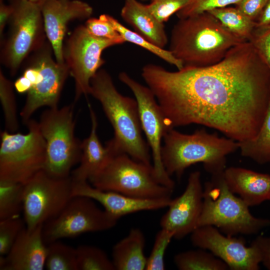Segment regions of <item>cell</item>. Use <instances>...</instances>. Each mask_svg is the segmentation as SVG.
Segmentation results:
<instances>
[{
	"instance_id": "f35d334b",
	"label": "cell",
	"mask_w": 270,
	"mask_h": 270,
	"mask_svg": "<svg viewBox=\"0 0 270 270\" xmlns=\"http://www.w3.org/2000/svg\"><path fill=\"white\" fill-rule=\"evenodd\" d=\"M260 252L261 263L270 270V236H259L252 242Z\"/></svg>"
},
{
	"instance_id": "7bdbcfd3",
	"label": "cell",
	"mask_w": 270,
	"mask_h": 270,
	"mask_svg": "<svg viewBox=\"0 0 270 270\" xmlns=\"http://www.w3.org/2000/svg\"><path fill=\"white\" fill-rule=\"evenodd\" d=\"M31 2L40 5V6L46 0H26Z\"/></svg>"
},
{
	"instance_id": "5bb4252c",
	"label": "cell",
	"mask_w": 270,
	"mask_h": 270,
	"mask_svg": "<svg viewBox=\"0 0 270 270\" xmlns=\"http://www.w3.org/2000/svg\"><path fill=\"white\" fill-rule=\"evenodd\" d=\"M119 80L133 92L136 100L142 130L150 148L152 166L158 180L162 185L174 190L175 184L166 172L162 160V140L170 130L164 115L154 93L126 72L118 74Z\"/></svg>"
},
{
	"instance_id": "6da1fadb",
	"label": "cell",
	"mask_w": 270,
	"mask_h": 270,
	"mask_svg": "<svg viewBox=\"0 0 270 270\" xmlns=\"http://www.w3.org/2000/svg\"><path fill=\"white\" fill-rule=\"evenodd\" d=\"M142 76L170 128L201 124L238 142L256 136L270 101V72L249 41L211 66L170 72L150 64Z\"/></svg>"
},
{
	"instance_id": "8992f818",
	"label": "cell",
	"mask_w": 270,
	"mask_h": 270,
	"mask_svg": "<svg viewBox=\"0 0 270 270\" xmlns=\"http://www.w3.org/2000/svg\"><path fill=\"white\" fill-rule=\"evenodd\" d=\"M74 104L42 112L38 124L46 144L44 170L57 178L70 176L71 170L80 162L82 142L75 136Z\"/></svg>"
},
{
	"instance_id": "8fae6325",
	"label": "cell",
	"mask_w": 270,
	"mask_h": 270,
	"mask_svg": "<svg viewBox=\"0 0 270 270\" xmlns=\"http://www.w3.org/2000/svg\"><path fill=\"white\" fill-rule=\"evenodd\" d=\"M94 201L86 196H73L57 216L44 224L45 244L114 227L118 220L99 208Z\"/></svg>"
},
{
	"instance_id": "30bf717a",
	"label": "cell",
	"mask_w": 270,
	"mask_h": 270,
	"mask_svg": "<svg viewBox=\"0 0 270 270\" xmlns=\"http://www.w3.org/2000/svg\"><path fill=\"white\" fill-rule=\"evenodd\" d=\"M72 180L53 176L42 170L24 184L23 212L32 231L57 216L72 198Z\"/></svg>"
},
{
	"instance_id": "ac0fdd59",
	"label": "cell",
	"mask_w": 270,
	"mask_h": 270,
	"mask_svg": "<svg viewBox=\"0 0 270 270\" xmlns=\"http://www.w3.org/2000/svg\"><path fill=\"white\" fill-rule=\"evenodd\" d=\"M72 196H86L100 203L110 215L119 220L126 215L167 208L171 198L158 199L134 198L118 192L98 189L88 182L72 180Z\"/></svg>"
},
{
	"instance_id": "f1b7e54d",
	"label": "cell",
	"mask_w": 270,
	"mask_h": 270,
	"mask_svg": "<svg viewBox=\"0 0 270 270\" xmlns=\"http://www.w3.org/2000/svg\"><path fill=\"white\" fill-rule=\"evenodd\" d=\"M45 268L48 270H78L76 249L58 240L49 244Z\"/></svg>"
},
{
	"instance_id": "f546056e",
	"label": "cell",
	"mask_w": 270,
	"mask_h": 270,
	"mask_svg": "<svg viewBox=\"0 0 270 270\" xmlns=\"http://www.w3.org/2000/svg\"><path fill=\"white\" fill-rule=\"evenodd\" d=\"M76 249L78 270H115L112 260L101 248L82 244Z\"/></svg>"
},
{
	"instance_id": "d6986e66",
	"label": "cell",
	"mask_w": 270,
	"mask_h": 270,
	"mask_svg": "<svg viewBox=\"0 0 270 270\" xmlns=\"http://www.w3.org/2000/svg\"><path fill=\"white\" fill-rule=\"evenodd\" d=\"M44 224L32 231L24 228L8 254L0 256L1 270H42L45 268L47 245L42 236Z\"/></svg>"
},
{
	"instance_id": "484cf974",
	"label": "cell",
	"mask_w": 270,
	"mask_h": 270,
	"mask_svg": "<svg viewBox=\"0 0 270 270\" xmlns=\"http://www.w3.org/2000/svg\"><path fill=\"white\" fill-rule=\"evenodd\" d=\"M174 262L180 270H226L228 266L210 252L200 248L176 254Z\"/></svg>"
},
{
	"instance_id": "83f0119b",
	"label": "cell",
	"mask_w": 270,
	"mask_h": 270,
	"mask_svg": "<svg viewBox=\"0 0 270 270\" xmlns=\"http://www.w3.org/2000/svg\"><path fill=\"white\" fill-rule=\"evenodd\" d=\"M24 184L0 180V220L19 216L23 210Z\"/></svg>"
},
{
	"instance_id": "836d02e7",
	"label": "cell",
	"mask_w": 270,
	"mask_h": 270,
	"mask_svg": "<svg viewBox=\"0 0 270 270\" xmlns=\"http://www.w3.org/2000/svg\"><path fill=\"white\" fill-rule=\"evenodd\" d=\"M84 26L88 32L96 37L116 40L122 44L126 42L120 33L108 20L104 14H101L98 18H88Z\"/></svg>"
},
{
	"instance_id": "52a82bcc",
	"label": "cell",
	"mask_w": 270,
	"mask_h": 270,
	"mask_svg": "<svg viewBox=\"0 0 270 270\" xmlns=\"http://www.w3.org/2000/svg\"><path fill=\"white\" fill-rule=\"evenodd\" d=\"M90 182L98 189L142 199L171 198L174 190L158 180L152 165L137 161L124 152L114 156Z\"/></svg>"
},
{
	"instance_id": "44dd1931",
	"label": "cell",
	"mask_w": 270,
	"mask_h": 270,
	"mask_svg": "<svg viewBox=\"0 0 270 270\" xmlns=\"http://www.w3.org/2000/svg\"><path fill=\"white\" fill-rule=\"evenodd\" d=\"M224 176L230 190L249 206L270 200V175L239 167L226 168Z\"/></svg>"
},
{
	"instance_id": "8d00e7d4",
	"label": "cell",
	"mask_w": 270,
	"mask_h": 270,
	"mask_svg": "<svg viewBox=\"0 0 270 270\" xmlns=\"http://www.w3.org/2000/svg\"><path fill=\"white\" fill-rule=\"evenodd\" d=\"M270 72V28L254 29L250 40Z\"/></svg>"
},
{
	"instance_id": "1f68e13d",
	"label": "cell",
	"mask_w": 270,
	"mask_h": 270,
	"mask_svg": "<svg viewBox=\"0 0 270 270\" xmlns=\"http://www.w3.org/2000/svg\"><path fill=\"white\" fill-rule=\"evenodd\" d=\"M173 238H174V234L166 229L161 228L158 232L150 254L147 258L146 270H164V254Z\"/></svg>"
},
{
	"instance_id": "603a6c76",
	"label": "cell",
	"mask_w": 270,
	"mask_h": 270,
	"mask_svg": "<svg viewBox=\"0 0 270 270\" xmlns=\"http://www.w3.org/2000/svg\"><path fill=\"white\" fill-rule=\"evenodd\" d=\"M145 244L142 232L138 228H132L112 248V260L115 270H146Z\"/></svg>"
},
{
	"instance_id": "ffe728a7",
	"label": "cell",
	"mask_w": 270,
	"mask_h": 270,
	"mask_svg": "<svg viewBox=\"0 0 270 270\" xmlns=\"http://www.w3.org/2000/svg\"><path fill=\"white\" fill-rule=\"evenodd\" d=\"M91 130L88 137L81 143L82 154L78 167L72 171L70 176L74 182L89 181L99 174L114 156L121 153L112 140L102 144L97 134L98 121L96 114L88 104Z\"/></svg>"
},
{
	"instance_id": "b9f144b4",
	"label": "cell",
	"mask_w": 270,
	"mask_h": 270,
	"mask_svg": "<svg viewBox=\"0 0 270 270\" xmlns=\"http://www.w3.org/2000/svg\"><path fill=\"white\" fill-rule=\"evenodd\" d=\"M14 84L15 90L20 94H27L32 88L30 82L23 75L17 78Z\"/></svg>"
},
{
	"instance_id": "9c48e42d",
	"label": "cell",
	"mask_w": 270,
	"mask_h": 270,
	"mask_svg": "<svg viewBox=\"0 0 270 270\" xmlns=\"http://www.w3.org/2000/svg\"><path fill=\"white\" fill-rule=\"evenodd\" d=\"M14 12L0 40L1 63L14 76L27 58L46 41L41 6L26 0H10Z\"/></svg>"
},
{
	"instance_id": "7402d4cb",
	"label": "cell",
	"mask_w": 270,
	"mask_h": 270,
	"mask_svg": "<svg viewBox=\"0 0 270 270\" xmlns=\"http://www.w3.org/2000/svg\"><path fill=\"white\" fill-rule=\"evenodd\" d=\"M120 15L134 32L150 42L164 48L168 42L164 24L152 14L146 4L137 0H126Z\"/></svg>"
},
{
	"instance_id": "2e32d148",
	"label": "cell",
	"mask_w": 270,
	"mask_h": 270,
	"mask_svg": "<svg viewBox=\"0 0 270 270\" xmlns=\"http://www.w3.org/2000/svg\"><path fill=\"white\" fill-rule=\"evenodd\" d=\"M203 192L200 172H192L184 192L172 200L168 210L162 216L161 228L172 232L176 239L191 234L198 228L202 208Z\"/></svg>"
},
{
	"instance_id": "3957f363",
	"label": "cell",
	"mask_w": 270,
	"mask_h": 270,
	"mask_svg": "<svg viewBox=\"0 0 270 270\" xmlns=\"http://www.w3.org/2000/svg\"><path fill=\"white\" fill-rule=\"evenodd\" d=\"M89 94L101 104L114 129L112 140L120 151L137 161L152 165L149 146L142 136L136 100L120 94L104 69L92 78Z\"/></svg>"
},
{
	"instance_id": "ba28073f",
	"label": "cell",
	"mask_w": 270,
	"mask_h": 270,
	"mask_svg": "<svg viewBox=\"0 0 270 270\" xmlns=\"http://www.w3.org/2000/svg\"><path fill=\"white\" fill-rule=\"evenodd\" d=\"M26 134L6 130L0 132V180L25 184L44 170L46 144L38 122L30 118L25 123Z\"/></svg>"
},
{
	"instance_id": "e575fe53",
	"label": "cell",
	"mask_w": 270,
	"mask_h": 270,
	"mask_svg": "<svg viewBox=\"0 0 270 270\" xmlns=\"http://www.w3.org/2000/svg\"><path fill=\"white\" fill-rule=\"evenodd\" d=\"M191 0H152L146 4L152 14L160 22L164 24L170 16L186 6Z\"/></svg>"
},
{
	"instance_id": "277c9868",
	"label": "cell",
	"mask_w": 270,
	"mask_h": 270,
	"mask_svg": "<svg viewBox=\"0 0 270 270\" xmlns=\"http://www.w3.org/2000/svg\"><path fill=\"white\" fill-rule=\"evenodd\" d=\"M162 160L171 176L180 178L184 170L196 163H202L212 175L224 172L226 156L239 148L238 142L228 138L220 137L204 128L192 134H182L172 128L164 137Z\"/></svg>"
},
{
	"instance_id": "cb8c5ba5",
	"label": "cell",
	"mask_w": 270,
	"mask_h": 270,
	"mask_svg": "<svg viewBox=\"0 0 270 270\" xmlns=\"http://www.w3.org/2000/svg\"><path fill=\"white\" fill-rule=\"evenodd\" d=\"M242 156L260 164L270 162V101L260 129L252 139L238 142Z\"/></svg>"
},
{
	"instance_id": "4fadbf2b",
	"label": "cell",
	"mask_w": 270,
	"mask_h": 270,
	"mask_svg": "<svg viewBox=\"0 0 270 270\" xmlns=\"http://www.w3.org/2000/svg\"><path fill=\"white\" fill-rule=\"evenodd\" d=\"M52 54V46L46 40L26 58L36 66L38 74L27 93L24 105L20 112L24 124L41 107L58 108L60 94L70 72L66 64L58 62Z\"/></svg>"
},
{
	"instance_id": "d6a6232c",
	"label": "cell",
	"mask_w": 270,
	"mask_h": 270,
	"mask_svg": "<svg viewBox=\"0 0 270 270\" xmlns=\"http://www.w3.org/2000/svg\"><path fill=\"white\" fill-rule=\"evenodd\" d=\"M24 228L19 216L0 220V256L6 255Z\"/></svg>"
},
{
	"instance_id": "7a4b0ae2",
	"label": "cell",
	"mask_w": 270,
	"mask_h": 270,
	"mask_svg": "<svg viewBox=\"0 0 270 270\" xmlns=\"http://www.w3.org/2000/svg\"><path fill=\"white\" fill-rule=\"evenodd\" d=\"M244 42L206 12L179 19L172 29L168 50L184 66L204 67L218 62Z\"/></svg>"
},
{
	"instance_id": "d590c367",
	"label": "cell",
	"mask_w": 270,
	"mask_h": 270,
	"mask_svg": "<svg viewBox=\"0 0 270 270\" xmlns=\"http://www.w3.org/2000/svg\"><path fill=\"white\" fill-rule=\"evenodd\" d=\"M241 0H191L184 8L176 13L179 19L209 11L214 8L235 5Z\"/></svg>"
},
{
	"instance_id": "74e56055",
	"label": "cell",
	"mask_w": 270,
	"mask_h": 270,
	"mask_svg": "<svg viewBox=\"0 0 270 270\" xmlns=\"http://www.w3.org/2000/svg\"><path fill=\"white\" fill-rule=\"evenodd\" d=\"M268 0H241L235 6L251 20L256 22Z\"/></svg>"
},
{
	"instance_id": "ab89813d",
	"label": "cell",
	"mask_w": 270,
	"mask_h": 270,
	"mask_svg": "<svg viewBox=\"0 0 270 270\" xmlns=\"http://www.w3.org/2000/svg\"><path fill=\"white\" fill-rule=\"evenodd\" d=\"M14 12V6L10 2L8 4L4 3L3 0H0V39L2 40L4 37V31Z\"/></svg>"
},
{
	"instance_id": "d4e9b609",
	"label": "cell",
	"mask_w": 270,
	"mask_h": 270,
	"mask_svg": "<svg viewBox=\"0 0 270 270\" xmlns=\"http://www.w3.org/2000/svg\"><path fill=\"white\" fill-rule=\"evenodd\" d=\"M208 12L216 17L231 34L244 40L249 41L256 27L251 20L236 6L216 8Z\"/></svg>"
},
{
	"instance_id": "7c38bea8",
	"label": "cell",
	"mask_w": 270,
	"mask_h": 270,
	"mask_svg": "<svg viewBox=\"0 0 270 270\" xmlns=\"http://www.w3.org/2000/svg\"><path fill=\"white\" fill-rule=\"evenodd\" d=\"M120 44L122 43L118 40L92 35L84 25L75 28L63 47L64 62L74 81L75 101L82 95L89 94L92 78L105 63L102 52Z\"/></svg>"
},
{
	"instance_id": "9a60e30c",
	"label": "cell",
	"mask_w": 270,
	"mask_h": 270,
	"mask_svg": "<svg viewBox=\"0 0 270 270\" xmlns=\"http://www.w3.org/2000/svg\"><path fill=\"white\" fill-rule=\"evenodd\" d=\"M192 244L208 250L222 260L232 270H258L261 256L252 244L246 246L245 241L224 235L212 226L198 227L191 234Z\"/></svg>"
},
{
	"instance_id": "60d3db41",
	"label": "cell",
	"mask_w": 270,
	"mask_h": 270,
	"mask_svg": "<svg viewBox=\"0 0 270 270\" xmlns=\"http://www.w3.org/2000/svg\"><path fill=\"white\" fill-rule=\"evenodd\" d=\"M270 28V0L268 2L260 16L256 22L255 29Z\"/></svg>"
},
{
	"instance_id": "4316f807",
	"label": "cell",
	"mask_w": 270,
	"mask_h": 270,
	"mask_svg": "<svg viewBox=\"0 0 270 270\" xmlns=\"http://www.w3.org/2000/svg\"><path fill=\"white\" fill-rule=\"evenodd\" d=\"M106 18L120 33L125 42L138 45L159 57L165 62L176 66L178 70L184 68L183 64L178 60L169 50L160 48L150 42L134 31L122 25L112 16L104 14Z\"/></svg>"
},
{
	"instance_id": "5b68a950",
	"label": "cell",
	"mask_w": 270,
	"mask_h": 270,
	"mask_svg": "<svg viewBox=\"0 0 270 270\" xmlns=\"http://www.w3.org/2000/svg\"><path fill=\"white\" fill-rule=\"evenodd\" d=\"M249 206L228 188L224 172L212 175L206 182L198 227L214 226L228 236L253 234L270 226V220L256 218Z\"/></svg>"
},
{
	"instance_id": "ee69618b",
	"label": "cell",
	"mask_w": 270,
	"mask_h": 270,
	"mask_svg": "<svg viewBox=\"0 0 270 270\" xmlns=\"http://www.w3.org/2000/svg\"><path fill=\"white\" fill-rule=\"evenodd\" d=\"M61 0L64 1V2H65V1H66V0Z\"/></svg>"
},
{
	"instance_id": "e0dca14e",
	"label": "cell",
	"mask_w": 270,
	"mask_h": 270,
	"mask_svg": "<svg viewBox=\"0 0 270 270\" xmlns=\"http://www.w3.org/2000/svg\"><path fill=\"white\" fill-rule=\"evenodd\" d=\"M45 32L56 62L64 63V40L70 21L90 18L93 10L80 0H46L41 6Z\"/></svg>"
},
{
	"instance_id": "4dcf8cb0",
	"label": "cell",
	"mask_w": 270,
	"mask_h": 270,
	"mask_svg": "<svg viewBox=\"0 0 270 270\" xmlns=\"http://www.w3.org/2000/svg\"><path fill=\"white\" fill-rule=\"evenodd\" d=\"M14 84L0 70V100L4 114L6 130L12 132L19 127L17 116Z\"/></svg>"
}]
</instances>
